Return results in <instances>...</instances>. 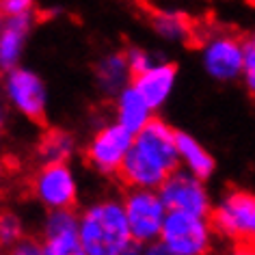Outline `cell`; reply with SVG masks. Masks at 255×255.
I'll list each match as a JSON object with an SVG mask.
<instances>
[{"mask_svg": "<svg viewBox=\"0 0 255 255\" xmlns=\"http://www.w3.org/2000/svg\"><path fill=\"white\" fill-rule=\"evenodd\" d=\"M210 225L236 245H255V193L229 190L212 210Z\"/></svg>", "mask_w": 255, "mask_h": 255, "instance_id": "cell-3", "label": "cell"}, {"mask_svg": "<svg viewBox=\"0 0 255 255\" xmlns=\"http://www.w3.org/2000/svg\"><path fill=\"white\" fill-rule=\"evenodd\" d=\"M43 255H85L78 240V232H67L59 236H50L43 240Z\"/></svg>", "mask_w": 255, "mask_h": 255, "instance_id": "cell-18", "label": "cell"}, {"mask_svg": "<svg viewBox=\"0 0 255 255\" xmlns=\"http://www.w3.org/2000/svg\"><path fill=\"white\" fill-rule=\"evenodd\" d=\"M0 175H2V164H0Z\"/></svg>", "mask_w": 255, "mask_h": 255, "instance_id": "cell-31", "label": "cell"}, {"mask_svg": "<svg viewBox=\"0 0 255 255\" xmlns=\"http://www.w3.org/2000/svg\"><path fill=\"white\" fill-rule=\"evenodd\" d=\"M251 46H255V35H253V39H251Z\"/></svg>", "mask_w": 255, "mask_h": 255, "instance_id": "cell-30", "label": "cell"}, {"mask_svg": "<svg viewBox=\"0 0 255 255\" xmlns=\"http://www.w3.org/2000/svg\"><path fill=\"white\" fill-rule=\"evenodd\" d=\"M151 121V108L132 87H126L117 100V126L128 130L132 136L138 134Z\"/></svg>", "mask_w": 255, "mask_h": 255, "instance_id": "cell-13", "label": "cell"}, {"mask_svg": "<svg viewBox=\"0 0 255 255\" xmlns=\"http://www.w3.org/2000/svg\"><path fill=\"white\" fill-rule=\"evenodd\" d=\"M11 255H43L41 242L30 240V238H22L15 247H11Z\"/></svg>", "mask_w": 255, "mask_h": 255, "instance_id": "cell-25", "label": "cell"}, {"mask_svg": "<svg viewBox=\"0 0 255 255\" xmlns=\"http://www.w3.org/2000/svg\"><path fill=\"white\" fill-rule=\"evenodd\" d=\"M24 238V223L15 212H0V245L15 247Z\"/></svg>", "mask_w": 255, "mask_h": 255, "instance_id": "cell-20", "label": "cell"}, {"mask_svg": "<svg viewBox=\"0 0 255 255\" xmlns=\"http://www.w3.org/2000/svg\"><path fill=\"white\" fill-rule=\"evenodd\" d=\"M242 76L249 93L255 98V46L245 43V61H242Z\"/></svg>", "mask_w": 255, "mask_h": 255, "instance_id": "cell-22", "label": "cell"}, {"mask_svg": "<svg viewBox=\"0 0 255 255\" xmlns=\"http://www.w3.org/2000/svg\"><path fill=\"white\" fill-rule=\"evenodd\" d=\"M128 76H130V72H128L126 54H121V52L108 54L98 63V80H100V87L104 89L106 93L124 91Z\"/></svg>", "mask_w": 255, "mask_h": 255, "instance_id": "cell-14", "label": "cell"}, {"mask_svg": "<svg viewBox=\"0 0 255 255\" xmlns=\"http://www.w3.org/2000/svg\"><path fill=\"white\" fill-rule=\"evenodd\" d=\"M158 197L164 203L167 212H182L197 219H206L210 212L206 186L188 171H173L158 188Z\"/></svg>", "mask_w": 255, "mask_h": 255, "instance_id": "cell-6", "label": "cell"}, {"mask_svg": "<svg viewBox=\"0 0 255 255\" xmlns=\"http://www.w3.org/2000/svg\"><path fill=\"white\" fill-rule=\"evenodd\" d=\"M30 26H33V13H26V15L4 17V26H2V28H11V30H17V33L28 35Z\"/></svg>", "mask_w": 255, "mask_h": 255, "instance_id": "cell-24", "label": "cell"}, {"mask_svg": "<svg viewBox=\"0 0 255 255\" xmlns=\"http://www.w3.org/2000/svg\"><path fill=\"white\" fill-rule=\"evenodd\" d=\"M143 251H145L143 245H138V242H130V245H128L119 255H143Z\"/></svg>", "mask_w": 255, "mask_h": 255, "instance_id": "cell-27", "label": "cell"}, {"mask_svg": "<svg viewBox=\"0 0 255 255\" xmlns=\"http://www.w3.org/2000/svg\"><path fill=\"white\" fill-rule=\"evenodd\" d=\"M24 43H26V35L17 33L11 28H2L0 33V69L2 72H11V69L20 67L17 63L22 59Z\"/></svg>", "mask_w": 255, "mask_h": 255, "instance_id": "cell-17", "label": "cell"}, {"mask_svg": "<svg viewBox=\"0 0 255 255\" xmlns=\"http://www.w3.org/2000/svg\"><path fill=\"white\" fill-rule=\"evenodd\" d=\"M151 24L167 39H188L195 33L193 22L180 11H151Z\"/></svg>", "mask_w": 255, "mask_h": 255, "instance_id": "cell-15", "label": "cell"}, {"mask_svg": "<svg viewBox=\"0 0 255 255\" xmlns=\"http://www.w3.org/2000/svg\"><path fill=\"white\" fill-rule=\"evenodd\" d=\"M175 151L177 160L186 164L188 173L197 180H206L214 173V158L208 154V149L199 141H195L186 132H175Z\"/></svg>", "mask_w": 255, "mask_h": 255, "instance_id": "cell-12", "label": "cell"}, {"mask_svg": "<svg viewBox=\"0 0 255 255\" xmlns=\"http://www.w3.org/2000/svg\"><path fill=\"white\" fill-rule=\"evenodd\" d=\"M245 43L229 33L208 37L203 43V65L206 72L216 80H234L242 74Z\"/></svg>", "mask_w": 255, "mask_h": 255, "instance_id": "cell-10", "label": "cell"}, {"mask_svg": "<svg viewBox=\"0 0 255 255\" xmlns=\"http://www.w3.org/2000/svg\"><path fill=\"white\" fill-rule=\"evenodd\" d=\"M0 128H2V119H0Z\"/></svg>", "mask_w": 255, "mask_h": 255, "instance_id": "cell-32", "label": "cell"}, {"mask_svg": "<svg viewBox=\"0 0 255 255\" xmlns=\"http://www.w3.org/2000/svg\"><path fill=\"white\" fill-rule=\"evenodd\" d=\"M4 91L13 108L24 117L39 121L46 115L48 106V91L39 74L30 72L26 67L11 69L4 78Z\"/></svg>", "mask_w": 255, "mask_h": 255, "instance_id": "cell-8", "label": "cell"}, {"mask_svg": "<svg viewBox=\"0 0 255 255\" xmlns=\"http://www.w3.org/2000/svg\"><path fill=\"white\" fill-rule=\"evenodd\" d=\"M0 13L4 17L33 13V2H30V0H2V2H0Z\"/></svg>", "mask_w": 255, "mask_h": 255, "instance_id": "cell-23", "label": "cell"}, {"mask_svg": "<svg viewBox=\"0 0 255 255\" xmlns=\"http://www.w3.org/2000/svg\"><path fill=\"white\" fill-rule=\"evenodd\" d=\"M175 76H177V69L173 63H156L149 69H145L143 74L134 76L132 89L154 111V108L164 104V100L169 98L171 89L175 85Z\"/></svg>", "mask_w": 255, "mask_h": 255, "instance_id": "cell-11", "label": "cell"}, {"mask_svg": "<svg viewBox=\"0 0 255 255\" xmlns=\"http://www.w3.org/2000/svg\"><path fill=\"white\" fill-rule=\"evenodd\" d=\"M74 151V138L65 130H50L39 143V156L46 164L65 162Z\"/></svg>", "mask_w": 255, "mask_h": 255, "instance_id": "cell-16", "label": "cell"}, {"mask_svg": "<svg viewBox=\"0 0 255 255\" xmlns=\"http://www.w3.org/2000/svg\"><path fill=\"white\" fill-rule=\"evenodd\" d=\"M2 26H4V15L0 13V33H2Z\"/></svg>", "mask_w": 255, "mask_h": 255, "instance_id": "cell-29", "label": "cell"}, {"mask_svg": "<svg viewBox=\"0 0 255 255\" xmlns=\"http://www.w3.org/2000/svg\"><path fill=\"white\" fill-rule=\"evenodd\" d=\"M143 255H175V253H171L169 249H164L160 242H158V245H149V247L143 251Z\"/></svg>", "mask_w": 255, "mask_h": 255, "instance_id": "cell-26", "label": "cell"}, {"mask_svg": "<svg viewBox=\"0 0 255 255\" xmlns=\"http://www.w3.org/2000/svg\"><path fill=\"white\" fill-rule=\"evenodd\" d=\"M33 193L41 206L50 212L54 210H72L78 195L76 177L65 162L43 164L33 177Z\"/></svg>", "mask_w": 255, "mask_h": 255, "instance_id": "cell-7", "label": "cell"}, {"mask_svg": "<svg viewBox=\"0 0 255 255\" xmlns=\"http://www.w3.org/2000/svg\"><path fill=\"white\" fill-rule=\"evenodd\" d=\"M78 240L85 255H119L130 245V229L117 201L95 203L78 219Z\"/></svg>", "mask_w": 255, "mask_h": 255, "instance_id": "cell-2", "label": "cell"}, {"mask_svg": "<svg viewBox=\"0 0 255 255\" xmlns=\"http://www.w3.org/2000/svg\"><path fill=\"white\" fill-rule=\"evenodd\" d=\"M134 136L121 126L113 124L102 128L87 147V160L100 173H119L128 151L132 147Z\"/></svg>", "mask_w": 255, "mask_h": 255, "instance_id": "cell-9", "label": "cell"}, {"mask_svg": "<svg viewBox=\"0 0 255 255\" xmlns=\"http://www.w3.org/2000/svg\"><path fill=\"white\" fill-rule=\"evenodd\" d=\"M126 63H128V72H130L132 76H138V74H143L145 69H149L151 65H156L154 56H151L149 52H145L143 48H132V50H128Z\"/></svg>", "mask_w": 255, "mask_h": 255, "instance_id": "cell-21", "label": "cell"}, {"mask_svg": "<svg viewBox=\"0 0 255 255\" xmlns=\"http://www.w3.org/2000/svg\"><path fill=\"white\" fill-rule=\"evenodd\" d=\"M232 255H255V245H236Z\"/></svg>", "mask_w": 255, "mask_h": 255, "instance_id": "cell-28", "label": "cell"}, {"mask_svg": "<svg viewBox=\"0 0 255 255\" xmlns=\"http://www.w3.org/2000/svg\"><path fill=\"white\" fill-rule=\"evenodd\" d=\"M175 132L160 119H151L138 134H134L119 175L134 190H156L177 171Z\"/></svg>", "mask_w": 255, "mask_h": 255, "instance_id": "cell-1", "label": "cell"}, {"mask_svg": "<svg viewBox=\"0 0 255 255\" xmlns=\"http://www.w3.org/2000/svg\"><path fill=\"white\" fill-rule=\"evenodd\" d=\"M67 232H78V216L74 210H54L48 214L46 223H43V236H59Z\"/></svg>", "mask_w": 255, "mask_h": 255, "instance_id": "cell-19", "label": "cell"}, {"mask_svg": "<svg viewBox=\"0 0 255 255\" xmlns=\"http://www.w3.org/2000/svg\"><path fill=\"white\" fill-rule=\"evenodd\" d=\"M160 245L175 255H206L210 251V225L182 212H167L160 229Z\"/></svg>", "mask_w": 255, "mask_h": 255, "instance_id": "cell-4", "label": "cell"}, {"mask_svg": "<svg viewBox=\"0 0 255 255\" xmlns=\"http://www.w3.org/2000/svg\"><path fill=\"white\" fill-rule=\"evenodd\" d=\"M121 208H124L132 242L145 245V242H154L160 236L167 208L156 190H132L121 203Z\"/></svg>", "mask_w": 255, "mask_h": 255, "instance_id": "cell-5", "label": "cell"}]
</instances>
